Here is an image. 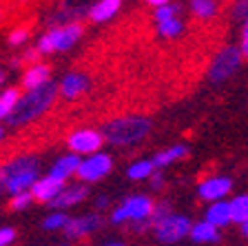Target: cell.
I'll list each match as a JSON object with an SVG mask.
<instances>
[{
	"mask_svg": "<svg viewBox=\"0 0 248 246\" xmlns=\"http://www.w3.org/2000/svg\"><path fill=\"white\" fill-rule=\"evenodd\" d=\"M239 49H242V56L248 58V38H244L242 40V47H239Z\"/></svg>",
	"mask_w": 248,
	"mask_h": 246,
	"instance_id": "d590c367",
	"label": "cell"
},
{
	"mask_svg": "<svg viewBox=\"0 0 248 246\" xmlns=\"http://www.w3.org/2000/svg\"><path fill=\"white\" fill-rule=\"evenodd\" d=\"M191 237L193 242H200V244H213V242L219 240V229L215 224H211L208 220L197 222L191 229Z\"/></svg>",
	"mask_w": 248,
	"mask_h": 246,
	"instance_id": "d6986e66",
	"label": "cell"
},
{
	"mask_svg": "<svg viewBox=\"0 0 248 246\" xmlns=\"http://www.w3.org/2000/svg\"><path fill=\"white\" fill-rule=\"evenodd\" d=\"M151 133V122L140 115H124V118H115L108 124H104V140L115 147H131L138 144Z\"/></svg>",
	"mask_w": 248,
	"mask_h": 246,
	"instance_id": "7a4b0ae2",
	"label": "cell"
},
{
	"mask_svg": "<svg viewBox=\"0 0 248 246\" xmlns=\"http://www.w3.org/2000/svg\"><path fill=\"white\" fill-rule=\"evenodd\" d=\"M18 100H20V96H18L16 89H7V91L0 93V120H9Z\"/></svg>",
	"mask_w": 248,
	"mask_h": 246,
	"instance_id": "7402d4cb",
	"label": "cell"
},
{
	"mask_svg": "<svg viewBox=\"0 0 248 246\" xmlns=\"http://www.w3.org/2000/svg\"><path fill=\"white\" fill-rule=\"evenodd\" d=\"M25 40H27V31H25V29H16L14 33L9 36V42H11V45H22Z\"/></svg>",
	"mask_w": 248,
	"mask_h": 246,
	"instance_id": "1f68e13d",
	"label": "cell"
},
{
	"mask_svg": "<svg viewBox=\"0 0 248 246\" xmlns=\"http://www.w3.org/2000/svg\"><path fill=\"white\" fill-rule=\"evenodd\" d=\"M244 38H248V18H246V22H244Z\"/></svg>",
	"mask_w": 248,
	"mask_h": 246,
	"instance_id": "ab89813d",
	"label": "cell"
},
{
	"mask_svg": "<svg viewBox=\"0 0 248 246\" xmlns=\"http://www.w3.org/2000/svg\"><path fill=\"white\" fill-rule=\"evenodd\" d=\"M242 49L239 47H224L222 51L215 56L211 69H208V80L219 84V82L228 80L231 76H235L239 67H242Z\"/></svg>",
	"mask_w": 248,
	"mask_h": 246,
	"instance_id": "8992f818",
	"label": "cell"
},
{
	"mask_svg": "<svg viewBox=\"0 0 248 246\" xmlns=\"http://www.w3.org/2000/svg\"><path fill=\"white\" fill-rule=\"evenodd\" d=\"M46 82H49V67L46 65H31L22 76V87L29 89V91L42 87Z\"/></svg>",
	"mask_w": 248,
	"mask_h": 246,
	"instance_id": "ac0fdd59",
	"label": "cell"
},
{
	"mask_svg": "<svg viewBox=\"0 0 248 246\" xmlns=\"http://www.w3.org/2000/svg\"><path fill=\"white\" fill-rule=\"evenodd\" d=\"M182 29H184V25H182L180 18H170V20H164V22H157V33H160L162 38H177L182 33Z\"/></svg>",
	"mask_w": 248,
	"mask_h": 246,
	"instance_id": "d4e9b609",
	"label": "cell"
},
{
	"mask_svg": "<svg viewBox=\"0 0 248 246\" xmlns=\"http://www.w3.org/2000/svg\"><path fill=\"white\" fill-rule=\"evenodd\" d=\"M2 135H5V131H2V127H0V140H2Z\"/></svg>",
	"mask_w": 248,
	"mask_h": 246,
	"instance_id": "7bdbcfd3",
	"label": "cell"
},
{
	"mask_svg": "<svg viewBox=\"0 0 248 246\" xmlns=\"http://www.w3.org/2000/svg\"><path fill=\"white\" fill-rule=\"evenodd\" d=\"M151 178H153V180H151V186H153L155 191H157V189H162V186H164V175H160V173H157V175H151Z\"/></svg>",
	"mask_w": 248,
	"mask_h": 246,
	"instance_id": "d6a6232c",
	"label": "cell"
},
{
	"mask_svg": "<svg viewBox=\"0 0 248 246\" xmlns=\"http://www.w3.org/2000/svg\"><path fill=\"white\" fill-rule=\"evenodd\" d=\"M232 189V180L226 178V175H215V178H206L197 186V195L204 197L208 202H217V200H224Z\"/></svg>",
	"mask_w": 248,
	"mask_h": 246,
	"instance_id": "30bf717a",
	"label": "cell"
},
{
	"mask_svg": "<svg viewBox=\"0 0 248 246\" xmlns=\"http://www.w3.org/2000/svg\"><path fill=\"white\" fill-rule=\"evenodd\" d=\"M58 91H60V87H56L53 82H46V84L33 89V91H27L25 96L18 100V104H16L14 113L9 115L7 122H9L11 127H25V124L33 122V120L40 118L42 113L53 104Z\"/></svg>",
	"mask_w": 248,
	"mask_h": 246,
	"instance_id": "6da1fadb",
	"label": "cell"
},
{
	"mask_svg": "<svg viewBox=\"0 0 248 246\" xmlns=\"http://www.w3.org/2000/svg\"><path fill=\"white\" fill-rule=\"evenodd\" d=\"M231 14H232V18H235V20H244V22H246V18H248V0H235V2H232Z\"/></svg>",
	"mask_w": 248,
	"mask_h": 246,
	"instance_id": "f1b7e54d",
	"label": "cell"
},
{
	"mask_svg": "<svg viewBox=\"0 0 248 246\" xmlns=\"http://www.w3.org/2000/svg\"><path fill=\"white\" fill-rule=\"evenodd\" d=\"M16 240V231L14 229H0V246H7V244H11V242Z\"/></svg>",
	"mask_w": 248,
	"mask_h": 246,
	"instance_id": "4dcf8cb0",
	"label": "cell"
},
{
	"mask_svg": "<svg viewBox=\"0 0 248 246\" xmlns=\"http://www.w3.org/2000/svg\"><path fill=\"white\" fill-rule=\"evenodd\" d=\"M100 226V215L91 213V215H82V217H71L64 226V233H67L69 240H78V237H84L89 233L98 231Z\"/></svg>",
	"mask_w": 248,
	"mask_h": 246,
	"instance_id": "7c38bea8",
	"label": "cell"
},
{
	"mask_svg": "<svg viewBox=\"0 0 248 246\" xmlns=\"http://www.w3.org/2000/svg\"><path fill=\"white\" fill-rule=\"evenodd\" d=\"M166 215H170V206L166 204V202H160V204L153 209V215H151V222H153V226L157 224V222H162Z\"/></svg>",
	"mask_w": 248,
	"mask_h": 246,
	"instance_id": "f546056e",
	"label": "cell"
},
{
	"mask_svg": "<svg viewBox=\"0 0 248 246\" xmlns=\"http://www.w3.org/2000/svg\"><path fill=\"white\" fill-rule=\"evenodd\" d=\"M5 186H7V175H5V169L0 166V191H5Z\"/></svg>",
	"mask_w": 248,
	"mask_h": 246,
	"instance_id": "e575fe53",
	"label": "cell"
},
{
	"mask_svg": "<svg viewBox=\"0 0 248 246\" xmlns=\"http://www.w3.org/2000/svg\"><path fill=\"white\" fill-rule=\"evenodd\" d=\"M231 213H232V222H237V224H244V222L248 220V193L232 197Z\"/></svg>",
	"mask_w": 248,
	"mask_h": 246,
	"instance_id": "603a6c76",
	"label": "cell"
},
{
	"mask_svg": "<svg viewBox=\"0 0 248 246\" xmlns=\"http://www.w3.org/2000/svg\"><path fill=\"white\" fill-rule=\"evenodd\" d=\"M191 11L200 20H211L217 14V0H191Z\"/></svg>",
	"mask_w": 248,
	"mask_h": 246,
	"instance_id": "44dd1931",
	"label": "cell"
},
{
	"mask_svg": "<svg viewBox=\"0 0 248 246\" xmlns=\"http://www.w3.org/2000/svg\"><path fill=\"white\" fill-rule=\"evenodd\" d=\"M107 204H108V197H98V202H95V206H98V209H104Z\"/></svg>",
	"mask_w": 248,
	"mask_h": 246,
	"instance_id": "74e56055",
	"label": "cell"
},
{
	"mask_svg": "<svg viewBox=\"0 0 248 246\" xmlns=\"http://www.w3.org/2000/svg\"><path fill=\"white\" fill-rule=\"evenodd\" d=\"M38 53H40V51H38V49H36V51H33V49H29V51H27L25 56H22V60H27V62H33V60H36V58H38Z\"/></svg>",
	"mask_w": 248,
	"mask_h": 246,
	"instance_id": "836d02e7",
	"label": "cell"
},
{
	"mask_svg": "<svg viewBox=\"0 0 248 246\" xmlns=\"http://www.w3.org/2000/svg\"><path fill=\"white\" fill-rule=\"evenodd\" d=\"M89 78L84 76V73H80V71H73V73H69V76H64L62 78V82H60V93L64 98H78V96H82V93H87L89 91Z\"/></svg>",
	"mask_w": 248,
	"mask_h": 246,
	"instance_id": "4fadbf2b",
	"label": "cell"
},
{
	"mask_svg": "<svg viewBox=\"0 0 248 246\" xmlns=\"http://www.w3.org/2000/svg\"><path fill=\"white\" fill-rule=\"evenodd\" d=\"M180 14V7L177 5H162V7H155V20L157 22H164V20H170V18H177Z\"/></svg>",
	"mask_w": 248,
	"mask_h": 246,
	"instance_id": "484cf974",
	"label": "cell"
},
{
	"mask_svg": "<svg viewBox=\"0 0 248 246\" xmlns=\"http://www.w3.org/2000/svg\"><path fill=\"white\" fill-rule=\"evenodd\" d=\"M153 209H155V204L151 202V197H146V195H133V197L124 200L122 204L113 211L111 222H113V224H122V222L149 220V217L153 215Z\"/></svg>",
	"mask_w": 248,
	"mask_h": 246,
	"instance_id": "5b68a950",
	"label": "cell"
},
{
	"mask_svg": "<svg viewBox=\"0 0 248 246\" xmlns=\"http://www.w3.org/2000/svg\"><path fill=\"white\" fill-rule=\"evenodd\" d=\"M149 5H153V7H162V5H169V0H146Z\"/></svg>",
	"mask_w": 248,
	"mask_h": 246,
	"instance_id": "8d00e7d4",
	"label": "cell"
},
{
	"mask_svg": "<svg viewBox=\"0 0 248 246\" xmlns=\"http://www.w3.org/2000/svg\"><path fill=\"white\" fill-rule=\"evenodd\" d=\"M188 155V149H186L184 144H175V147H170V149H164L153 158V164L155 169H162V166H169V164L177 162V160L186 158Z\"/></svg>",
	"mask_w": 248,
	"mask_h": 246,
	"instance_id": "ffe728a7",
	"label": "cell"
},
{
	"mask_svg": "<svg viewBox=\"0 0 248 246\" xmlns=\"http://www.w3.org/2000/svg\"><path fill=\"white\" fill-rule=\"evenodd\" d=\"M153 169H155L153 160H138L135 164H131L126 173H129L131 180H146L153 175Z\"/></svg>",
	"mask_w": 248,
	"mask_h": 246,
	"instance_id": "cb8c5ba5",
	"label": "cell"
},
{
	"mask_svg": "<svg viewBox=\"0 0 248 246\" xmlns=\"http://www.w3.org/2000/svg\"><path fill=\"white\" fill-rule=\"evenodd\" d=\"M2 80H5V73H2V69H0V84H2Z\"/></svg>",
	"mask_w": 248,
	"mask_h": 246,
	"instance_id": "b9f144b4",
	"label": "cell"
},
{
	"mask_svg": "<svg viewBox=\"0 0 248 246\" xmlns=\"http://www.w3.org/2000/svg\"><path fill=\"white\" fill-rule=\"evenodd\" d=\"M206 220L211 224H215L217 229L222 226H228L232 222V213H231V202H224V200H217V202H211L206 211Z\"/></svg>",
	"mask_w": 248,
	"mask_h": 246,
	"instance_id": "2e32d148",
	"label": "cell"
},
{
	"mask_svg": "<svg viewBox=\"0 0 248 246\" xmlns=\"http://www.w3.org/2000/svg\"><path fill=\"white\" fill-rule=\"evenodd\" d=\"M80 162H82V160L78 158V153L62 155V158L56 160V164L51 166V173H49V175H53V178H58V180H62V182H64V180L71 178L73 173H78Z\"/></svg>",
	"mask_w": 248,
	"mask_h": 246,
	"instance_id": "9a60e30c",
	"label": "cell"
},
{
	"mask_svg": "<svg viewBox=\"0 0 248 246\" xmlns=\"http://www.w3.org/2000/svg\"><path fill=\"white\" fill-rule=\"evenodd\" d=\"M113 169V160L107 153H93L87 155V160L80 162V169H78V178L82 182H98L104 175L111 173Z\"/></svg>",
	"mask_w": 248,
	"mask_h": 246,
	"instance_id": "ba28073f",
	"label": "cell"
},
{
	"mask_svg": "<svg viewBox=\"0 0 248 246\" xmlns=\"http://www.w3.org/2000/svg\"><path fill=\"white\" fill-rule=\"evenodd\" d=\"M191 220L186 215H180V213H170L166 215L162 222L153 226L155 237L162 242V244H175V242L184 240L186 235H191Z\"/></svg>",
	"mask_w": 248,
	"mask_h": 246,
	"instance_id": "52a82bcc",
	"label": "cell"
},
{
	"mask_svg": "<svg viewBox=\"0 0 248 246\" xmlns=\"http://www.w3.org/2000/svg\"><path fill=\"white\" fill-rule=\"evenodd\" d=\"M64 191V182L58 178H53V175H46V178H38V182L33 186H31V193H33V197L40 202H49L56 200L58 195Z\"/></svg>",
	"mask_w": 248,
	"mask_h": 246,
	"instance_id": "8fae6325",
	"label": "cell"
},
{
	"mask_svg": "<svg viewBox=\"0 0 248 246\" xmlns=\"http://www.w3.org/2000/svg\"><path fill=\"white\" fill-rule=\"evenodd\" d=\"M102 142H104V135L100 133V131H93V129H78V131H73L67 140L69 149L78 155L98 153Z\"/></svg>",
	"mask_w": 248,
	"mask_h": 246,
	"instance_id": "9c48e42d",
	"label": "cell"
},
{
	"mask_svg": "<svg viewBox=\"0 0 248 246\" xmlns=\"http://www.w3.org/2000/svg\"><path fill=\"white\" fill-rule=\"evenodd\" d=\"M2 169H5L7 175L5 191L9 195H20L25 191H31V186L38 182V160L31 158V155L14 158Z\"/></svg>",
	"mask_w": 248,
	"mask_h": 246,
	"instance_id": "3957f363",
	"label": "cell"
},
{
	"mask_svg": "<svg viewBox=\"0 0 248 246\" xmlns=\"http://www.w3.org/2000/svg\"><path fill=\"white\" fill-rule=\"evenodd\" d=\"M87 195H89V191H87V186H82V184L64 186V191L58 195L56 200L49 202V206H53V209H58V211H60V209H69V206L80 204Z\"/></svg>",
	"mask_w": 248,
	"mask_h": 246,
	"instance_id": "5bb4252c",
	"label": "cell"
},
{
	"mask_svg": "<svg viewBox=\"0 0 248 246\" xmlns=\"http://www.w3.org/2000/svg\"><path fill=\"white\" fill-rule=\"evenodd\" d=\"M33 200H36V197H33V193H31V191H25V193H20V195H14V197H11V209H14V211H22V209H27V206H29Z\"/></svg>",
	"mask_w": 248,
	"mask_h": 246,
	"instance_id": "83f0119b",
	"label": "cell"
},
{
	"mask_svg": "<svg viewBox=\"0 0 248 246\" xmlns=\"http://www.w3.org/2000/svg\"><path fill=\"white\" fill-rule=\"evenodd\" d=\"M82 36V27L78 22H69L64 27H56V29L46 31L45 36L38 40V51L40 53H51V51H67L80 40Z\"/></svg>",
	"mask_w": 248,
	"mask_h": 246,
	"instance_id": "277c9868",
	"label": "cell"
},
{
	"mask_svg": "<svg viewBox=\"0 0 248 246\" xmlns=\"http://www.w3.org/2000/svg\"><path fill=\"white\" fill-rule=\"evenodd\" d=\"M104 246H124V244H120V242H108V244H104Z\"/></svg>",
	"mask_w": 248,
	"mask_h": 246,
	"instance_id": "60d3db41",
	"label": "cell"
},
{
	"mask_svg": "<svg viewBox=\"0 0 248 246\" xmlns=\"http://www.w3.org/2000/svg\"><path fill=\"white\" fill-rule=\"evenodd\" d=\"M67 222H69V217L64 213H51V215L42 222V226H45L46 231H58V229H64Z\"/></svg>",
	"mask_w": 248,
	"mask_h": 246,
	"instance_id": "4316f807",
	"label": "cell"
},
{
	"mask_svg": "<svg viewBox=\"0 0 248 246\" xmlns=\"http://www.w3.org/2000/svg\"><path fill=\"white\" fill-rule=\"evenodd\" d=\"M120 5H122V0H100L89 9V18L93 22H107L120 11Z\"/></svg>",
	"mask_w": 248,
	"mask_h": 246,
	"instance_id": "e0dca14e",
	"label": "cell"
},
{
	"mask_svg": "<svg viewBox=\"0 0 248 246\" xmlns=\"http://www.w3.org/2000/svg\"><path fill=\"white\" fill-rule=\"evenodd\" d=\"M239 226H242V235H244V237H248V220L244 222V224H239Z\"/></svg>",
	"mask_w": 248,
	"mask_h": 246,
	"instance_id": "f35d334b",
	"label": "cell"
}]
</instances>
